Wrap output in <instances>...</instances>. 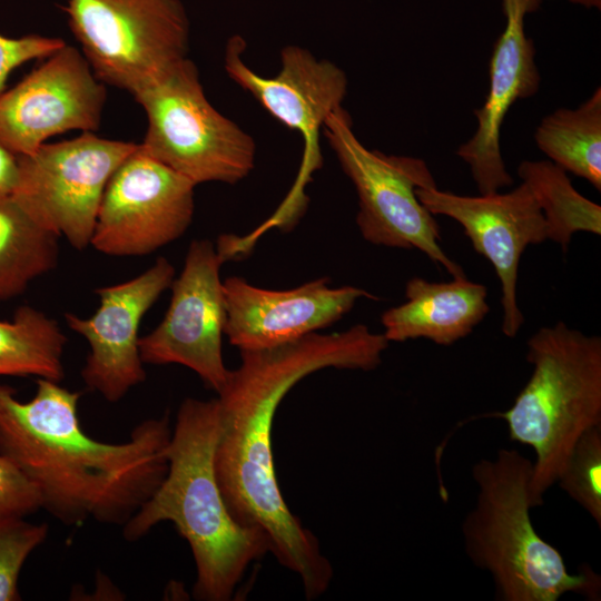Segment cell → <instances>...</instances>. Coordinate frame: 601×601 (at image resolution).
Returning <instances> with one entry per match:
<instances>
[{"mask_svg": "<svg viewBox=\"0 0 601 601\" xmlns=\"http://www.w3.org/2000/svg\"><path fill=\"white\" fill-rule=\"evenodd\" d=\"M388 341L364 324L313 333L278 346L240 351L242 363L217 393L218 436L214 466L230 514L263 530L270 553L296 573L308 600L329 587L333 569L316 536L288 509L277 483L272 430L278 405L304 377L324 368L371 371Z\"/></svg>", "mask_w": 601, "mask_h": 601, "instance_id": "cell-1", "label": "cell"}, {"mask_svg": "<svg viewBox=\"0 0 601 601\" xmlns=\"http://www.w3.org/2000/svg\"><path fill=\"white\" fill-rule=\"evenodd\" d=\"M21 402L0 384V454L37 486L45 509L65 525L88 520L124 526L168 471L169 416L139 423L122 443L100 442L81 427V393L38 377Z\"/></svg>", "mask_w": 601, "mask_h": 601, "instance_id": "cell-2", "label": "cell"}, {"mask_svg": "<svg viewBox=\"0 0 601 601\" xmlns=\"http://www.w3.org/2000/svg\"><path fill=\"white\" fill-rule=\"evenodd\" d=\"M217 398H185L167 446L168 471L154 494L122 526L137 541L162 521L171 522L190 546L196 564L194 598L228 601L253 561L270 552L266 533L230 514L217 482Z\"/></svg>", "mask_w": 601, "mask_h": 601, "instance_id": "cell-3", "label": "cell"}, {"mask_svg": "<svg viewBox=\"0 0 601 601\" xmlns=\"http://www.w3.org/2000/svg\"><path fill=\"white\" fill-rule=\"evenodd\" d=\"M532 466L515 449H500L473 465L476 502L461 525L466 555L492 575L496 600L556 601L566 592L600 600V577L590 566L570 573L560 551L534 530Z\"/></svg>", "mask_w": 601, "mask_h": 601, "instance_id": "cell-4", "label": "cell"}, {"mask_svg": "<svg viewBox=\"0 0 601 601\" xmlns=\"http://www.w3.org/2000/svg\"><path fill=\"white\" fill-rule=\"evenodd\" d=\"M532 374L505 412L511 441L535 453L528 487L531 508L543 504L579 437L601 425V337L563 322L539 328L528 341Z\"/></svg>", "mask_w": 601, "mask_h": 601, "instance_id": "cell-5", "label": "cell"}, {"mask_svg": "<svg viewBox=\"0 0 601 601\" xmlns=\"http://www.w3.org/2000/svg\"><path fill=\"white\" fill-rule=\"evenodd\" d=\"M132 96L147 116L141 149L195 185H234L254 169L255 140L213 107L187 57Z\"/></svg>", "mask_w": 601, "mask_h": 601, "instance_id": "cell-6", "label": "cell"}, {"mask_svg": "<svg viewBox=\"0 0 601 601\" xmlns=\"http://www.w3.org/2000/svg\"><path fill=\"white\" fill-rule=\"evenodd\" d=\"M323 129L356 190V224L363 238L377 246L418 249L453 278L466 277L441 248L440 226L417 198L418 188L437 186L425 160L368 149L356 137L343 107L327 118Z\"/></svg>", "mask_w": 601, "mask_h": 601, "instance_id": "cell-7", "label": "cell"}, {"mask_svg": "<svg viewBox=\"0 0 601 601\" xmlns=\"http://www.w3.org/2000/svg\"><path fill=\"white\" fill-rule=\"evenodd\" d=\"M72 33L95 76L135 95L187 57L179 0H68Z\"/></svg>", "mask_w": 601, "mask_h": 601, "instance_id": "cell-8", "label": "cell"}, {"mask_svg": "<svg viewBox=\"0 0 601 601\" xmlns=\"http://www.w3.org/2000/svg\"><path fill=\"white\" fill-rule=\"evenodd\" d=\"M137 144L79 137L43 144L18 156L19 178L11 195L42 227L76 249L90 245L106 186Z\"/></svg>", "mask_w": 601, "mask_h": 601, "instance_id": "cell-9", "label": "cell"}, {"mask_svg": "<svg viewBox=\"0 0 601 601\" xmlns=\"http://www.w3.org/2000/svg\"><path fill=\"white\" fill-rule=\"evenodd\" d=\"M246 42L239 35L228 39L225 50L227 75L276 120L298 131L305 142L297 184L275 215L279 223L288 221L299 215L304 204L303 186L322 165L319 131L327 118L342 108L347 93V76L332 61L318 59L305 48L287 46L280 51L279 72L264 77L243 60Z\"/></svg>", "mask_w": 601, "mask_h": 601, "instance_id": "cell-10", "label": "cell"}, {"mask_svg": "<svg viewBox=\"0 0 601 601\" xmlns=\"http://www.w3.org/2000/svg\"><path fill=\"white\" fill-rule=\"evenodd\" d=\"M196 185L138 144L110 177L90 245L109 256H144L184 235L193 221Z\"/></svg>", "mask_w": 601, "mask_h": 601, "instance_id": "cell-11", "label": "cell"}, {"mask_svg": "<svg viewBox=\"0 0 601 601\" xmlns=\"http://www.w3.org/2000/svg\"><path fill=\"white\" fill-rule=\"evenodd\" d=\"M224 262L210 240L194 239L181 273L170 285L171 298L164 319L138 343L144 364L186 366L216 393L230 372L223 358L227 316L220 280Z\"/></svg>", "mask_w": 601, "mask_h": 601, "instance_id": "cell-12", "label": "cell"}, {"mask_svg": "<svg viewBox=\"0 0 601 601\" xmlns=\"http://www.w3.org/2000/svg\"><path fill=\"white\" fill-rule=\"evenodd\" d=\"M105 102V83L78 49L65 45L0 95V144L20 156L55 135L91 132Z\"/></svg>", "mask_w": 601, "mask_h": 601, "instance_id": "cell-13", "label": "cell"}, {"mask_svg": "<svg viewBox=\"0 0 601 601\" xmlns=\"http://www.w3.org/2000/svg\"><path fill=\"white\" fill-rule=\"evenodd\" d=\"M416 195L432 215L457 221L475 252L493 265L502 290V332L515 337L524 323L516 297L520 259L529 245L548 239V225L531 188L522 181L508 193L464 196L435 186L418 188Z\"/></svg>", "mask_w": 601, "mask_h": 601, "instance_id": "cell-14", "label": "cell"}, {"mask_svg": "<svg viewBox=\"0 0 601 601\" xmlns=\"http://www.w3.org/2000/svg\"><path fill=\"white\" fill-rule=\"evenodd\" d=\"M174 278L173 264L159 257L139 276L96 289L99 307L90 317L65 314L69 328L89 344L81 377L106 401H120L146 380L138 344L140 322Z\"/></svg>", "mask_w": 601, "mask_h": 601, "instance_id": "cell-15", "label": "cell"}, {"mask_svg": "<svg viewBox=\"0 0 601 601\" xmlns=\"http://www.w3.org/2000/svg\"><path fill=\"white\" fill-rule=\"evenodd\" d=\"M225 335L239 351L269 348L297 341L338 322L357 299L375 298L355 286L331 287L322 277L275 290L231 276L223 282Z\"/></svg>", "mask_w": 601, "mask_h": 601, "instance_id": "cell-16", "label": "cell"}, {"mask_svg": "<svg viewBox=\"0 0 601 601\" xmlns=\"http://www.w3.org/2000/svg\"><path fill=\"white\" fill-rule=\"evenodd\" d=\"M505 27L490 60L489 91L474 110L476 130L456 155L469 166L480 194H491L512 185L501 152V128L510 108L520 99L534 96L541 76L535 48L525 33L524 20L538 9L530 0H501Z\"/></svg>", "mask_w": 601, "mask_h": 601, "instance_id": "cell-17", "label": "cell"}, {"mask_svg": "<svg viewBox=\"0 0 601 601\" xmlns=\"http://www.w3.org/2000/svg\"><path fill=\"white\" fill-rule=\"evenodd\" d=\"M487 290L464 278L428 282L411 278L405 286L406 302L381 316L388 342L426 338L450 346L471 334L490 311Z\"/></svg>", "mask_w": 601, "mask_h": 601, "instance_id": "cell-18", "label": "cell"}, {"mask_svg": "<svg viewBox=\"0 0 601 601\" xmlns=\"http://www.w3.org/2000/svg\"><path fill=\"white\" fill-rule=\"evenodd\" d=\"M534 141L550 161L601 191V88L577 108L543 117Z\"/></svg>", "mask_w": 601, "mask_h": 601, "instance_id": "cell-19", "label": "cell"}, {"mask_svg": "<svg viewBox=\"0 0 601 601\" xmlns=\"http://www.w3.org/2000/svg\"><path fill=\"white\" fill-rule=\"evenodd\" d=\"M59 238L12 196L0 198V302L22 294L33 279L57 266Z\"/></svg>", "mask_w": 601, "mask_h": 601, "instance_id": "cell-20", "label": "cell"}, {"mask_svg": "<svg viewBox=\"0 0 601 601\" xmlns=\"http://www.w3.org/2000/svg\"><path fill=\"white\" fill-rule=\"evenodd\" d=\"M67 337L59 324L32 306L0 321V376H37L61 382Z\"/></svg>", "mask_w": 601, "mask_h": 601, "instance_id": "cell-21", "label": "cell"}, {"mask_svg": "<svg viewBox=\"0 0 601 601\" xmlns=\"http://www.w3.org/2000/svg\"><path fill=\"white\" fill-rule=\"evenodd\" d=\"M520 179L533 191L548 225V239L565 252L573 234H601V207L581 195L568 173L550 160H523Z\"/></svg>", "mask_w": 601, "mask_h": 601, "instance_id": "cell-22", "label": "cell"}, {"mask_svg": "<svg viewBox=\"0 0 601 601\" xmlns=\"http://www.w3.org/2000/svg\"><path fill=\"white\" fill-rule=\"evenodd\" d=\"M556 482L601 528V425L579 437Z\"/></svg>", "mask_w": 601, "mask_h": 601, "instance_id": "cell-23", "label": "cell"}, {"mask_svg": "<svg viewBox=\"0 0 601 601\" xmlns=\"http://www.w3.org/2000/svg\"><path fill=\"white\" fill-rule=\"evenodd\" d=\"M47 535V523H31L24 518L0 520V601L21 599L18 590L21 569Z\"/></svg>", "mask_w": 601, "mask_h": 601, "instance_id": "cell-24", "label": "cell"}, {"mask_svg": "<svg viewBox=\"0 0 601 601\" xmlns=\"http://www.w3.org/2000/svg\"><path fill=\"white\" fill-rule=\"evenodd\" d=\"M40 509L37 486L13 461L0 454V520L24 518Z\"/></svg>", "mask_w": 601, "mask_h": 601, "instance_id": "cell-25", "label": "cell"}, {"mask_svg": "<svg viewBox=\"0 0 601 601\" xmlns=\"http://www.w3.org/2000/svg\"><path fill=\"white\" fill-rule=\"evenodd\" d=\"M65 45L60 38L38 35L10 38L0 33V95L14 69L33 59L47 58Z\"/></svg>", "mask_w": 601, "mask_h": 601, "instance_id": "cell-26", "label": "cell"}, {"mask_svg": "<svg viewBox=\"0 0 601 601\" xmlns=\"http://www.w3.org/2000/svg\"><path fill=\"white\" fill-rule=\"evenodd\" d=\"M18 178V156L0 144V198L13 194Z\"/></svg>", "mask_w": 601, "mask_h": 601, "instance_id": "cell-27", "label": "cell"}, {"mask_svg": "<svg viewBox=\"0 0 601 601\" xmlns=\"http://www.w3.org/2000/svg\"><path fill=\"white\" fill-rule=\"evenodd\" d=\"M568 2L584 9H601V0H566Z\"/></svg>", "mask_w": 601, "mask_h": 601, "instance_id": "cell-28", "label": "cell"}, {"mask_svg": "<svg viewBox=\"0 0 601 601\" xmlns=\"http://www.w3.org/2000/svg\"><path fill=\"white\" fill-rule=\"evenodd\" d=\"M531 1L534 2V3H535L536 6H539V7H540V4H541V2H542V0H531Z\"/></svg>", "mask_w": 601, "mask_h": 601, "instance_id": "cell-29", "label": "cell"}]
</instances>
